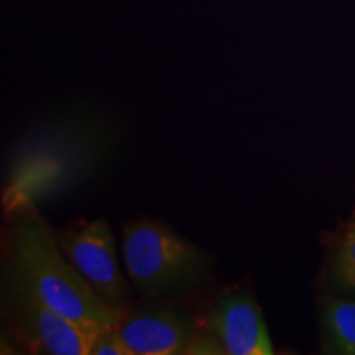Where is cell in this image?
<instances>
[{
    "instance_id": "cell-3",
    "label": "cell",
    "mask_w": 355,
    "mask_h": 355,
    "mask_svg": "<svg viewBox=\"0 0 355 355\" xmlns=\"http://www.w3.org/2000/svg\"><path fill=\"white\" fill-rule=\"evenodd\" d=\"M0 314L7 336L28 354L89 355L96 334L7 277H2L0 285Z\"/></svg>"
},
{
    "instance_id": "cell-6",
    "label": "cell",
    "mask_w": 355,
    "mask_h": 355,
    "mask_svg": "<svg viewBox=\"0 0 355 355\" xmlns=\"http://www.w3.org/2000/svg\"><path fill=\"white\" fill-rule=\"evenodd\" d=\"M199 322L219 339L225 355H270L275 352L259 303L242 288L220 293Z\"/></svg>"
},
{
    "instance_id": "cell-5",
    "label": "cell",
    "mask_w": 355,
    "mask_h": 355,
    "mask_svg": "<svg viewBox=\"0 0 355 355\" xmlns=\"http://www.w3.org/2000/svg\"><path fill=\"white\" fill-rule=\"evenodd\" d=\"M199 321L166 303L123 311L117 332L132 355H186Z\"/></svg>"
},
{
    "instance_id": "cell-9",
    "label": "cell",
    "mask_w": 355,
    "mask_h": 355,
    "mask_svg": "<svg viewBox=\"0 0 355 355\" xmlns=\"http://www.w3.org/2000/svg\"><path fill=\"white\" fill-rule=\"evenodd\" d=\"M89 355H132L119 336L117 327L97 331L92 337Z\"/></svg>"
},
{
    "instance_id": "cell-10",
    "label": "cell",
    "mask_w": 355,
    "mask_h": 355,
    "mask_svg": "<svg viewBox=\"0 0 355 355\" xmlns=\"http://www.w3.org/2000/svg\"><path fill=\"white\" fill-rule=\"evenodd\" d=\"M354 212H355V209H354Z\"/></svg>"
},
{
    "instance_id": "cell-7",
    "label": "cell",
    "mask_w": 355,
    "mask_h": 355,
    "mask_svg": "<svg viewBox=\"0 0 355 355\" xmlns=\"http://www.w3.org/2000/svg\"><path fill=\"white\" fill-rule=\"evenodd\" d=\"M321 313L324 352L355 355V301L326 298Z\"/></svg>"
},
{
    "instance_id": "cell-1",
    "label": "cell",
    "mask_w": 355,
    "mask_h": 355,
    "mask_svg": "<svg viewBox=\"0 0 355 355\" xmlns=\"http://www.w3.org/2000/svg\"><path fill=\"white\" fill-rule=\"evenodd\" d=\"M0 248L2 277L20 283L84 329L117 327L123 311L110 308L92 291L61 250L55 229L40 214L32 198H21L6 209Z\"/></svg>"
},
{
    "instance_id": "cell-2",
    "label": "cell",
    "mask_w": 355,
    "mask_h": 355,
    "mask_svg": "<svg viewBox=\"0 0 355 355\" xmlns=\"http://www.w3.org/2000/svg\"><path fill=\"white\" fill-rule=\"evenodd\" d=\"M122 234L128 277L146 295L191 290L211 278L212 257L162 222H128Z\"/></svg>"
},
{
    "instance_id": "cell-4",
    "label": "cell",
    "mask_w": 355,
    "mask_h": 355,
    "mask_svg": "<svg viewBox=\"0 0 355 355\" xmlns=\"http://www.w3.org/2000/svg\"><path fill=\"white\" fill-rule=\"evenodd\" d=\"M55 237L101 301L117 311L132 308L133 291L119 270L114 235L105 219L71 220L55 229Z\"/></svg>"
},
{
    "instance_id": "cell-8",
    "label": "cell",
    "mask_w": 355,
    "mask_h": 355,
    "mask_svg": "<svg viewBox=\"0 0 355 355\" xmlns=\"http://www.w3.org/2000/svg\"><path fill=\"white\" fill-rule=\"evenodd\" d=\"M327 275L337 290L355 293V212L332 234Z\"/></svg>"
}]
</instances>
